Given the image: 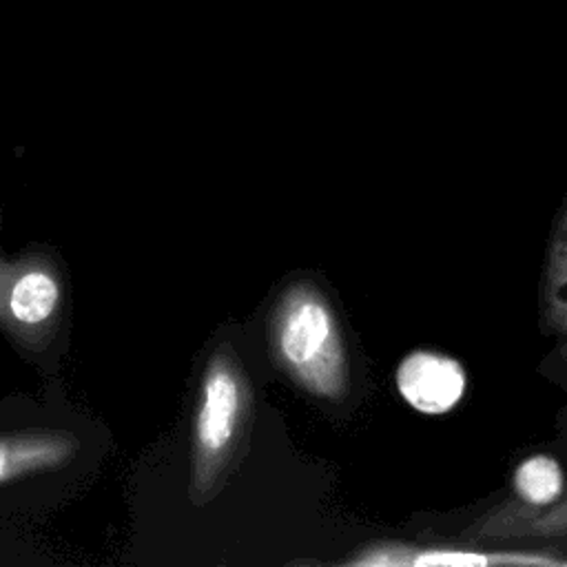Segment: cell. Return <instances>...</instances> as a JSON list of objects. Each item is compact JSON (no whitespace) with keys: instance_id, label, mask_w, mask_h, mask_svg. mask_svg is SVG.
I'll list each match as a JSON object with an SVG mask.
<instances>
[{"instance_id":"52a82bcc","label":"cell","mask_w":567,"mask_h":567,"mask_svg":"<svg viewBox=\"0 0 567 567\" xmlns=\"http://www.w3.org/2000/svg\"><path fill=\"white\" fill-rule=\"evenodd\" d=\"M71 439L64 434H13L0 436V483L27 472L58 465L71 452Z\"/></svg>"},{"instance_id":"5b68a950","label":"cell","mask_w":567,"mask_h":567,"mask_svg":"<svg viewBox=\"0 0 567 567\" xmlns=\"http://www.w3.org/2000/svg\"><path fill=\"white\" fill-rule=\"evenodd\" d=\"M472 540H525L567 536V496L545 507L503 501L465 529Z\"/></svg>"},{"instance_id":"7a4b0ae2","label":"cell","mask_w":567,"mask_h":567,"mask_svg":"<svg viewBox=\"0 0 567 567\" xmlns=\"http://www.w3.org/2000/svg\"><path fill=\"white\" fill-rule=\"evenodd\" d=\"M246 388L239 368L230 357L219 354L210 361L195 414V476L210 481L221 467L241 423Z\"/></svg>"},{"instance_id":"ba28073f","label":"cell","mask_w":567,"mask_h":567,"mask_svg":"<svg viewBox=\"0 0 567 567\" xmlns=\"http://www.w3.org/2000/svg\"><path fill=\"white\" fill-rule=\"evenodd\" d=\"M7 306L18 323H44L60 306V284L51 272L42 268H31L22 272L11 286Z\"/></svg>"},{"instance_id":"3957f363","label":"cell","mask_w":567,"mask_h":567,"mask_svg":"<svg viewBox=\"0 0 567 567\" xmlns=\"http://www.w3.org/2000/svg\"><path fill=\"white\" fill-rule=\"evenodd\" d=\"M363 567H492V565H549L567 567V551L558 547H472V545H414L374 543L348 560Z\"/></svg>"},{"instance_id":"8992f818","label":"cell","mask_w":567,"mask_h":567,"mask_svg":"<svg viewBox=\"0 0 567 567\" xmlns=\"http://www.w3.org/2000/svg\"><path fill=\"white\" fill-rule=\"evenodd\" d=\"M540 317L545 330L567 339V202L554 224L540 281Z\"/></svg>"},{"instance_id":"6da1fadb","label":"cell","mask_w":567,"mask_h":567,"mask_svg":"<svg viewBox=\"0 0 567 567\" xmlns=\"http://www.w3.org/2000/svg\"><path fill=\"white\" fill-rule=\"evenodd\" d=\"M272 343L290 377L310 394L339 401L350 388V361L339 319L312 284L290 286L272 319Z\"/></svg>"},{"instance_id":"9c48e42d","label":"cell","mask_w":567,"mask_h":567,"mask_svg":"<svg viewBox=\"0 0 567 567\" xmlns=\"http://www.w3.org/2000/svg\"><path fill=\"white\" fill-rule=\"evenodd\" d=\"M516 501L529 507L556 503L565 492V474L560 463L549 454H532L523 458L512 474Z\"/></svg>"},{"instance_id":"277c9868","label":"cell","mask_w":567,"mask_h":567,"mask_svg":"<svg viewBox=\"0 0 567 567\" xmlns=\"http://www.w3.org/2000/svg\"><path fill=\"white\" fill-rule=\"evenodd\" d=\"M403 401L423 414L452 412L467 388L461 361L434 350H412L403 357L394 374Z\"/></svg>"}]
</instances>
